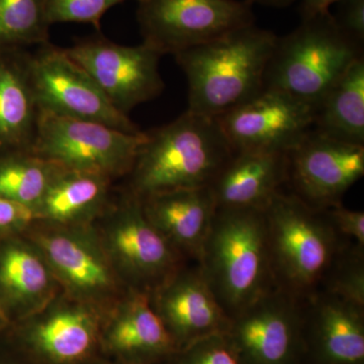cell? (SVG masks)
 Segmentation results:
<instances>
[{
    "instance_id": "6da1fadb",
    "label": "cell",
    "mask_w": 364,
    "mask_h": 364,
    "mask_svg": "<svg viewBox=\"0 0 364 364\" xmlns=\"http://www.w3.org/2000/svg\"><path fill=\"white\" fill-rule=\"evenodd\" d=\"M233 154L215 117L186 111L146 132L126 191L142 200L165 191L210 188Z\"/></svg>"
},
{
    "instance_id": "7a4b0ae2",
    "label": "cell",
    "mask_w": 364,
    "mask_h": 364,
    "mask_svg": "<svg viewBox=\"0 0 364 364\" xmlns=\"http://www.w3.org/2000/svg\"><path fill=\"white\" fill-rule=\"evenodd\" d=\"M277 41L253 23L174 55L188 79V111L219 117L257 95Z\"/></svg>"
},
{
    "instance_id": "3957f363",
    "label": "cell",
    "mask_w": 364,
    "mask_h": 364,
    "mask_svg": "<svg viewBox=\"0 0 364 364\" xmlns=\"http://www.w3.org/2000/svg\"><path fill=\"white\" fill-rule=\"evenodd\" d=\"M230 318L273 287L264 210L217 208L198 262Z\"/></svg>"
},
{
    "instance_id": "277c9868",
    "label": "cell",
    "mask_w": 364,
    "mask_h": 364,
    "mask_svg": "<svg viewBox=\"0 0 364 364\" xmlns=\"http://www.w3.org/2000/svg\"><path fill=\"white\" fill-rule=\"evenodd\" d=\"M264 214L273 286L305 301L321 291L347 240L337 234L324 210L291 193L280 191Z\"/></svg>"
},
{
    "instance_id": "5b68a950",
    "label": "cell",
    "mask_w": 364,
    "mask_h": 364,
    "mask_svg": "<svg viewBox=\"0 0 364 364\" xmlns=\"http://www.w3.org/2000/svg\"><path fill=\"white\" fill-rule=\"evenodd\" d=\"M361 56V45L339 28L331 14L303 20L294 32L277 38L264 87L284 91L316 107Z\"/></svg>"
},
{
    "instance_id": "8992f818",
    "label": "cell",
    "mask_w": 364,
    "mask_h": 364,
    "mask_svg": "<svg viewBox=\"0 0 364 364\" xmlns=\"http://www.w3.org/2000/svg\"><path fill=\"white\" fill-rule=\"evenodd\" d=\"M95 228L112 267L129 291L150 294L186 261L144 214L140 198L124 191Z\"/></svg>"
},
{
    "instance_id": "52a82bcc",
    "label": "cell",
    "mask_w": 364,
    "mask_h": 364,
    "mask_svg": "<svg viewBox=\"0 0 364 364\" xmlns=\"http://www.w3.org/2000/svg\"><path fill=\"white\" fill-rule=\"evenodd\" d=\"M23 233L37 246L69 298L105 311L129 291L107 257L95 225L52 226L35 222Z\"/></svg>"
},
{
    "instance_id": "ba28073f",
    "label": "cell",
    "mask_w": 364,
    "mask_h": 364,
    "mask_svg": "<svg viewBox=\"0 0 364 364\" xmlns=\"http://www.w3.org/2000/svg\"><path fill=\"white\" fill-rule=\"evenodd\" d=\"M105 313L58 294L4 333L14 352L28 364H97L104 359L100 335Z\"/></svg>"
},
{
    "instance_id": "9c48e42d",
    "label": "cell",
    "mask_w": 364,
    "mask_h": 364,
    "mask_svg": "<svg viewBox=\"0 0 364 364\" xmlns=\"http://www.w3.org/2000/svg\"><path fill=\"white\" fill-rule=\"evenodd\" d=\"M146 132L130 134L97 122L40 112L32 151L67 169L102 174L114 181L130 173Z\"/></svg>"
},
{
    "instance_id": "30bf717a",
    "label": "cell",
    "mask_w": 364,
    "mask_h": 364,
    "mask_svg": "<svg viewBox=\"0 0 364 364\" xmlns=\"http://www.w3.org/2000/svg\"><path fill=\"white\" fill-rule=\"evenodd\" d=\"M143 42L162 55L205 44L255 23L250 0H138Z\"/></svg>"
},
{
    "instance_id": "8fae6325",
    "label": "cell",
    "mask_w": 364,
    "mask_h": 364,
    "mask_svg": "<svg viewBox=\"0 0 364 364\" xmlns=\"http://www.w3.org/2000/svg\"><path fill=\"white\" fill-rule=\"evenodd\" d=\"M28 69L40 112L97 122L126 133H142L129 116L109 102L65 49L49 42L38 46L28 54Z\"/></svg>"
},
{
    "instance_id": "7c38bea8",
    "label": "cell",
    "mask_w": 364,
    "mask_h": 364,
    "mask_svg": "<svg viewBox=\"0 0 364 364\" xmlns=\"http://www.w3.org/2000/svg\"><path fill=\"white\" fill-rule=\"evenodd\" d=\"M65 51L126 116L138 105L159 97L164 90L159 71L163 55L146 43L119 45L97 36L79 41Z\"/></svg>"
},
{
    "instance_id": "4fadbf2b",
    "label": "cell",
    "mask_w": 364,
    "mask_h": 364,
    "mask_svg": "<svg viewBox=\"0 0 364 364\" xmlns=\"http://www.w3.org/2000/svg\"><path fill=\"white\" fill-rule=\"evenodd\" d=\"M226 334L242 364H304L303 301L273 287L231 318Z\"/></svg>"
},
{
    "instance_id": "5bb4252c",
    "label": "cell",
    "mask_w": 364,
    "mask_h": 364,
    "mask_svg": "<svg viewBox=\"0 0 364 364\" xmlns=\"http://www.w3.org/2000/svg\"><path fill=\"white\" fill-rule=\"evenodd\" d=\"M316 107L282 90L257 95L215 117L234 152L289 153L314 128Z\"/></svg>"
},
{
    "instance_id": "9a60e30c",
    "label": "cell",
    "mask_w": 364,
    "mask_h": 364,
    "mask_svg": "<svg viewBox=\"0 0 364 364\" xmlns=\"http://www.w3.org/2000/svg\"><path fill=\"white\" fill-rule=\"evenodd\" d=\"M289 193L316 210L342 203L364 176V145L310 132L287 153Z\"/></svg>"
},
{
    "instance_id": "2e32d148",
    "label": "cell",
    "mask_w": 364,
    "mask_h": 364,
    "mask_svg": "<svg viewBox=\"0 0 364 364\" xmlns=\"http://www.w3.org/2000/svg\"><path fill=\"white\" fill-rule=\"evenodd\" d=\"M178 347L151 305L148 294L128 291L105 313L102 358L117 364H166Z\"/></svg>"
},
{
    "instance_id": "e0dca14e",
    "label": "cell",
    "mask_w": 364,
    "mask_h": 364,
    "mask_svg": "<svg viewBox=\"0 0 364 364\" xmlns=\"http://www.w3.org/2000/svg\"><path fill=\"white\" fill-rule=\"evenodd\" d=\"M149 296L179 350L198 340L226 333L231 322L198 263H186Z\"/></svg>"
},
{
    "instance_id": "ac0fdd59",
    "label": "cell",
    "mask_w": 364,
    "mask_h": 364,
    "mask_svg": "<svg viewBox=\"0 0 364 364\" xmlns=\"http://www.w3.org/2000/svg\"><path fill=\"white\" fill-rule=\"evenodd\" d=\"M303 306L304 364H364V308L322 291Z\"/></svg>"
},
{
    "instance_id": "d6986e66",
    "label": "cell",
    "mask_w": 364,
    "mask_h": 364,
    "mask_svg": "<svg viewBox=\"0 0 364 364\" xmlns=\"http://www.w3.org/2000/svg\"><path fill=\"white\" fill-rule=\"evenodd\" d=\"M59 284L44 256L25 233L0 236V309L11 325L45 308Z\"/></svg>"
},
{
    "instance_id": "ffe728a7",
    "label": "cell",
    "mask_w": 364,
    "mask_h": 364,
    "mask_svg": "<svg viewBox=\"0 0 364 364\" xmlns=\"http://www.w3.org/2000/svg\"><path fill=\"white\" fill-rule=\"evenodd\" d=\"M141 203L147 219L176 252L198 263L217 210L210 188L165 191Z\"/></svg>"
},
{
    "instance_id": "44dd1931",
    "label": "cell",
    "mask_w": 364,
    "mask_h": 364,
    "mask_svg": "<svg viewBox=\"0 0 364 364\" xmlns=\"http://www.w3.org/2000/svg\"><path fill=\"white\" fill-rule=\"evenodd\" d=\"M287 153L234 152L210 186L222 208L264 210L287 182Z\"/></svg>"
},
{
    "instance_id": "7402d4cb",
    "label": "cell",
    "mask_w": 364,
    "mask_h": 364,
    "mask_svg": "<svg viewBox=\"0 0 364 364\" xmlns=\"http://www.w3.org/2000/svg\"><path fill=\"white\" fill-rule=\"evenodd\" d=\"M28 54L23 48H0V156L31 152L39 124Z\"/></svg>"
},
{
    "instance_id": "603a6c76",
    "label": "cell",
    "mask_w": 364,
    "mask_h": 364,
    "mask_svg": "<svg viewBox=\"0 0 364 364\" xmlns=\"http://www.w3.org/2000/svg\"><path fill=\"white\" fill-rule=\"evenodd\" d=\"M112 179L62 167L36 210V222L52 226H87L112 203Z\"/></svg>"
},
{
    "instance_id": "cb8c5ba5",
    "label": "cell",
    "mask_w": 364,
    "mask_h": 364,
    "mask_svg": "<svg viewBox=\"0 0 364 364\" xmlns=\"http://www.w3.org/2000/svg\"><path fill=\"white\" fill-rule=\"evenodd\" d=\"M314 130L364 145V59H356L316 107Z\"/></svg>"
},
{
    "instance_id": "d4e9b609",
    "label": "cell",
    "mask_w": 364,
    "mask_h": 364,
    "mask_svg": "<svg viewBox=\"0 0 364 364\" xmlns=\"http://www.w3.org/2000/svg\"><path fill=\"white\" fill-rule=\"evenodd\" d=\"M62 166L33 155L18 152L0 156V196L37 210Z\"/></svg>"
},
{
    "instance_id": "484cf974",
    "label": "cell",
    "mask_w": 364,
    "mask_h": 364,
    "mask_svg": "<svg viewBox=\"0 0 364 364\" xmlns=\"http://www.w3.org/2000/svg\"><path fill=\"white\" fill-rule=\"evenodd\" d=\"M46 0H0V48L49 42Z\"/></svg>"
},
{
    "instance_id": "4316f807",
    "label": "cell",
    "mask_w": 364,
    "mask_h": 364,
    "mask_svg": "<svg viewBox=\"0 0 364 364\" xmlns=\"http://www.w3.org/2000/svg\"><path fill=\"white\" fill-rule=\"evenodd\" d=\"M320 291L364 308V247L347 241L330 268Z\"/></svg>"
},
{
    "instance_id": "83f0119b",
    "label": "cell",
    "mask_w": 364,
    "mask_h": 364,
    "mask_svg": "<svg viewBox=\"0 0 364 364\" xmlns=\"http://www.w3.org/2000/svg\"><path fill=\"white\" fill-rule=\"evenodd\" d=\"M128 0H46L50 26L61 23H90L97 30L107 11ZM138 1V0H136Z\"/></svg>"
},
{
    "instance_id": "f1b7e54d",
    "label": "cell",
    "mask_w": 364,
    "mask_h": 364,
    "mask_svg": "<svg viewBox=\"0 0 364 364\" xmlns=\"http://www.w3.org/2000/svg\"><path fill=\"white\" fill-rule=\"evenodd\" d=\"M166 364H242V361L226 333H222L183 347Z\"/></svg>"
},
{
    "instance_id": "f546056e",
    "label": "cell",
    "mask_w": 364,
    "mask_h": 364,
    "mask_svg": "<svg viewBox=\"0 0 364 364\" xmlns=\"http://www.w3.org/2000/svg\"><path fill=\"white\" fill-rule=\"evenodd\" d=\"M325 215L341 238L364 247V213L343 207L342 203L325 208Z\"/></svg>"
},
{
    "instance_id": "4dcf8cb0",
    "label": "cell",
    "mask_w": 364,
    "mask_h": 364,
    "mask_svg": "<svg viewBox=\"0 0 364 364\" xmlns=\"http://www.w3.org/2000/svg\"><path fill=\"white\" fill-rule=\"evenodd\" d=\"M35 222L32 208L0 196V236L23 233Z\"/></svg>"
},
{
    "instance_id": "1f68e13d",
    "label": "cell",
    "mask_w": 364,
    "mask_h": 364,
    "mask_svg": "<svg viewBox=\"0 0 364 364\" xmlns=\"http://www.w3.org/2000/svg\"><path fill=\"white\" fill-rule=\"evenodd\" d=\"M337 25L347 36L363 44L364 41V0H341Z\"/></svg>"
},
{
    "instance_id": "d6a6232c",
    "label": "cell",
    "mask_w": 364,
    "mask_h": 364,
    "mask_svg": "<svg viewBox=\"0 0 364 364\" xmlns=\"http://www.w3.org/2000/svg\"><path fill=\"white\" fill-rule=\"evenodd\" d=\"M340 1L341 0H301V18L309 20L330 13V7Z\"/></svg>"
},
{
    "instance_id": "836d02e7",
    "label": "cell",
    "mask_w": 364,
    "mask_h": 364,
    "mask_svg": "<svg viewBox=\"0 0 364 364\" xmlns=\"http://www.w3.org/2000/svg\"><path fill=\"white\" fill-rule=\"evenodd\" d=\"M251 2H259L261 4L270 6H287L289 4H294V1L298 0H250Z\"/></svg>"
},
{
    "instance_id": "e575fe53",
    "label": "cell",
    "mask_w": 364,
    "mask_h": 364,
    "mask_svg": "<svg viewBox=\"0 0 364 364\" xmlns=\"http://www.w3.org/2000/svg\"><path fill=\"white\" fill-rule=\"evenodd\" d=\"M9 326H11V323H9V318H6V316L4 315V313L0 309V334L6 332L9 329Z\"/></svg>"
},
{
    "instance_id": "d590c367",
    "label": "cell",
    "mask_w": 364,
    "mask_h": 364,
    "mask_svg": "<svg viewBox=\"0 0 364 364\" xmlns=\"http://www.w3.org/2000/svg\"><path fill=\"white\" fill-rule=\"evenodd\" d=\"M0 364H28L26 361L21 358V360H14L11 358H0Z\"/></svg>"
},
{
    "instance_id": "8d00e7d4",
    "label": "cell",
    "mask_w": 364,
    "mask_h": 364,
    "mask_svg": "<svg viewBox=\"0 0 364 364\" xmlns=\"http://www.w3.org/2000/svg\"><path fill=\"white\" fill-rule=\"evenodd\" d=\"M97 364H117V363H112V361L107 360V359L104 358V359H102V360L98 361V363Z\"/></svg>"
}]
</instances>
